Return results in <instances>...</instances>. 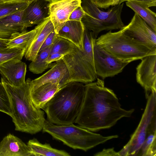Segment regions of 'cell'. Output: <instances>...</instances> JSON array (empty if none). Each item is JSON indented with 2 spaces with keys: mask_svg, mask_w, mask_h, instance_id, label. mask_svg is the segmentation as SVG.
I'll use <instances>...</instances> for the list:
<instances>
[{
  "mask_svg": "<svg viewBox=\"0 0 156 156\" xmlns=\"http://www.w3.org/2000/svg\"><path fill=\"white\" fill-rule=\"evenodd\" d=\"M85 85V94L80 112L75 122L92 132L109 128L123 117H130L134 109L122 108L113 91L98 79Z\"/></svg>",
  "mask_w": 156,
  "mask_h": 156,
  "instance_id": "obj_1",
  "label": "cell"
},
{
  "mask_svg": "<svg viewBox=\"0 0 156 156\" xmlns=\"http://www.w3.org/2000/svg\"><path fill=\"white\" fill-rule=\"evenodd\" d=\"M1 82L9 98L12 112L11 117L15 130L32 134L42 130L46 120L44 113L31 100L32 80L28 78L19 87L12 86L2 79Z\"/></svg>",
  "mask_w": 156,
  "mask_h": 156,
  "instance_id": "obj_2",
  "label": "cell"
},
{
  "mask_svg": "<svg viewBox=\"0 0 156 156\" xmlns=\"http://www.w3.org/2000/svg\"><path fill=\"white\" fill-rule=\"evenodd\" d=\"M85 91V85L78 82L69 83L61 87L43 109L47 120L58 125L74 122L80 112Z\"/></svg>",
  "mask_w": 156,
  "mask_h": 156,
  "instance_id": "obj_3",
  "label": "cell"
},
{
  "mask_svg": "<svg viewBox=\"0 0 156 156\" xmlns=\"http://www.w3.org/2000/svg\"><path fill=\"white\" fill-rule=\"evenodd\" d=\"M53 138L74 149L85 151L107 141L118 137L117 135L104 136L73 123L58 125L45 120L42 129Z\"/></svg>",
  "mask_w": 156,
  "mask_h": 156,
  "instance_id": "obj_4",
  "label": "cell"
},
{
  "mask_svg": "<svg viewBox=\"0 0 156 156\" xmlns=\"http://www.w3.org/2000/svg\"><path fill=\"white\" fill-rule=\"evenodd\" d=\"M96 43L119 60L129 63L156 54L152 50L136 41L124 32L123 28L116 32L110 30L96 39Z\"/></svg>",
  "mask_w": 156,
  "mask_h": 156,
  "instance_id": "obj_5",
  "label": "cell"
},
{
  "mask_svg": "<svg viewBox=\"0 0 156 156\" xmlns=\"http://www.w3.org/2000/svg\"><path fill=\"white\" fill-rule=\"evenodd\" d=\"M123 2L107 11L101 10L92 0H82L81 5L85 12L81 20L85 27L92 32L96 38L104 30L121 29L125 26L121 18Z\"/></svg>",
  "mask_w": 156,
  "mask_h": 156,
  "instance_id": "obj_6",
  "label": "cell"
},
{
  "mask_svg": "<svg viewBox=\"0 0 156 156\" xmlns=\"http://www.w3.org/2000/svg\"><path fill=\"white\" fill-rule=\"evenodd\" d=\"M146 106L140 122L127 143L118 152L119 156H137L146 137L149 127L156 118V91L147 98Z\"/></svg>",
  "mask_w": 156,
  "mask_h": 156,
  "instance_id": "obj_7",
  "label": "cell"
},
{
  "mask_svg": "<svg viewBox=\"0 0 156 156\" xmlns=\"http://www.w3.org/2000/svg\"><path fill=\"white\" fill-rule=\"evenodd\" d=\"M62 59L69 74L68 83H88L94 81L97 78L94 67L83 51L75 45L72 50L65 55Z\"/></svg>",
  "mask_w": 156,
  "mask_h": 156,
  "instance_id": "obj_8",
  "label": "cell"
},
{
  "mask_svg": "<svg viewBox=\"0 0 156 156\" xmlns=\"http://www.w3.org/2000/svg\"><path fill=\"white\" fill-rule=\"evenodd\" d=\"M94 60L96 73L103 79L121 72L129 63L114 56L96 42L94 48Z\"/></svg>",
  "mask_w": 156,
  "mask_h": 156,
  "instance_id": "obj_9",
  "label": "cell"
},
{
  "mask_svg": "<svg viewBox=\"0 0 156 156\" xmlns=\"http://www.w3.org/2000/svg\"><path fill=\"white\" fill-rule=\"evenodd\" d=\"M125 34L137 42L156 51V32L136 13L123 27Z\"/></svg>",
  "mask_w": 156,
  "mask_h": 156,
  "instance_id": "obj_10",
  "label": "cell"
},
{
  "mask_svg": "<svg viewBox=\"0 0 156 156\" xmlns=\"http://www.w3.org/2000/svg\"><path fill=\"white\" fill-rule=\"evenodd\" d=\"M136 68V80L144 89L147 98L152 91H156V54L141 59Z\"/></svg>",
  "mask_w": 156,
  "mask_h": 156,
  "instance_id": "obj_11",
  "label": "cell"
},
{
  "mask_svg": "<svg viewBox=\"0 0 156 156\" xmlns=\"http://www.w3.org/2000/svg\"><path fill=\"white\" fill-rule=\"evenodd\" d=\"M81 0H61L49 3L48 15L57 34L73 11L81 5Z\"/></svg>",
  "mask_w": 156,
  "mask_h": 156,
  "instance_id": "obj_12",
  "label": "cell"
},
{
  "mask_svg": "<svg viewBox=\"0 0 156 156\" xmlns=\"http://www.w3.org/2000/svg\"><path fill=\"white\" fill-rule=\"evenodd\" d=\"M26 71V64L20 60H11L0 65L1 79L15 87H20L25 83Z\"/></svg>",
  "mask_w": 156,
  "mask_h": 156,
  "instance_id": "obj_13",
  "label": "cell"
},
{
  "mask_svg": "<svg viewBox=\"0 0 156 156\" xmlns=\"http://www.w3.org/2000/svg\"><path fill=\"white\" fill-rule=\"evenodd\" d=\"M36 32L26 48L24 55L27 60L34 61L41 47L49 34L54 30V26L49 17L37 25Z\"/></svg>",
  "mask_w": 156,
  "mask_h": 156,
  "instance_id": "obj_14",
  "label": "cell"
},
{
  "mask_svg": "<svg viewBox=\"0 0 156 156\" xmlns=\"http://www.w3.org/2000/svg\"><path fill=\"white\" fill-rule=\"evenodd\" d=\"M51 68L39 77L32 80V88H36L47 83H58L62 87L68 83L69 74L62 59L56 61Z\"/></svg>",
  "mask_w": 156,
  "mask_h": 156,
  "instance_id": "obj_15",
  "label": "cell"
},
{
  "mask_svg": "<svg viewBox=\"0 0 156 156\" xmlns=\"http://www.w3.org/2000/svg\"><path fill=\"white\" fill-rule=\"evenodd\" d=\"M49 3L45 0H34L24 9L22 21L26 29L39 24L49 17Z\"/></svg>",
  "mask_w": 156,
  "mask_h": 156,
  "instance_id": "obj_16",
  "label": "cell"
},
{
  "mask_svg": "<svg viewBox=\"0 0 156 156\" xmlns=\"http://www.w3.org/2000/svg\"><path fill=\"white\" fill-rule=\"evenodd\" d=\"M27 145L20 139L9 133L0 143V156H33Z\"/></svg>",
  "mask_w": 156,
  "mask_h": 156,
  "instance_id": "obj_17",
  "label": "cell"
},
{
  "mask_svg": "<svg viewBox=\"0 0 156 156\" xmlns=\"http://www.w3.org/2000/svg\"><path fill=\"white\" fill-rule=\"evenodd\" d=\"M24 9L0 18V38L9 39L12 35L26 30L22 21Z\"/></svg>",
  "mask_w": 156,
  "mask_h": 156,
  "instance_id": "obj_18",
  "label": "cell"
},
{
  "mask_svg": "<svg viewBox=\"0 0 156 156\" xmlns=\"http://www.w3.org/2000/svg\"><path fill=\"white\" fill-rule=\"evenodd\" d=\"M85 27L81 21L68 20L58 31V36L74 44L83 51Z\"/></svg>",
  "mask_w": 156,
  "mask_h": 156,
  "instance_id": "obj_19",
  "label": "cell"
},
{
  "mask_svg": "<svg viewBox=\"0 0 156 156\" xmlns=\"http://www.w3.org/2000/svg\"><path fill=\"white\" fill-rule=\"evenodd\" d=\"M61 87L58 83L52 82L44 83L34 89L31 87V100L37 107L43 109L47 102Z\"/></svg>",
  "mask_w": 156,
  "mask_h": 156,
  "instance_id": "obj_20",
  "label": "cell"
},
{
  "mask_svg": "<svg viewBox=\"0 0 156 156\" xmlns=\"http://www.w3.org/2000/svg\"><path fill=\"white\" fill-rule=\"evenodd\" d=\"M27 145L33 156H70L69 153L64 150L52 147L48 144H42L34 138L28 141Z\"/></svg>",
  "mask_w": 156,
  "mask_h": 156,
  "instance_id": "obj_21",
  "label": "cell"
},
{
  "mask_svg": "<svg viewBox=\"0 0 156 156\" xmlns=\"http://www.w3.org/2000/svg\"><path fill=\"white\" fill-rule=\"evenodd\" d=\"M126 4L156 32V14L148 5L142 3L132 1H127Z\"/></svg>",
  "mask_w": 156,
  "mask_h": 156,
  "instance_id": "obj_22",
  "label": "cell"
},
{
  "mask_svg": "<svg viewBox=\"0 0 156 156\" xmlns=\"http://www.w3.org/2000/svg\"><path fill=\"white\" fill-rule=\"evenodd\" d=\"M156 119L153 120L147 130L145 140L137 156H155Z\"/></svg>",
  "mask_w": 156,
  "mask_h": 156,
  "instance_id": "obj_23",
  "label": "cell"
},
{
  "mask_svg": "<svg viewBox=\"0 0 156 156\" xmlns=\"http://www.w3.org/2000/svg\"><path fill=\"white\" fill-rule=\"evenodd\" d=\"M53 45H52L38 52L36 59L32 61L29 66V70L35 74L42 73L51 65L46 60L50 54Z\"/></svg>",
  "mask_w": 156,
  "mask_h": 156,
  "instance_id": "obj_24",
  "label": "cell"
},
{
  "mask_svg": "<svg viewBox=\"0 0 156 156\" xmlns=\"http://www.w3.org/2000/svg\"><path fill=\"white\" fill-rule=\"evenodd\" d=\"M36 32L35 28L29 31L26 30L14 34L8 40L7 47L18 48L26 49L29 43L34 37Z\"/></svg>",
  "mask_w": 156,
  "mask_h": 156,
  "instance_id": "obj_25",
  "label": "cell"
},
{
  "mask_svg": "<svg viewBox=\"0 0 156 156\" xmlns=\"http://www.w3.org/2000/svg\"><path fill=\"white\" fill-rule=\"evenodd\" d=\"M96 39L92 32L85 27L83 51L90 63L94 67V48Z\"/></svg>",
  "mask_w": 156,
  "mask_h": 156,
  "instance_id": "obj_26",
  "label": "cell"
},
{
  "mask_svg": "<svg viewBox=\"0 0 156 156\" xmlns=\"http://www.w3.org/2000/svg\"><path fill=\"white\" fill-rule=\"evenodd\" d=\"M25 49L18 48H6L0 49V65L13 59L21 60Z\"/></svg>",
  "mask_w": 156,
  "mask_h": 156,
  "instance_id": "obj_27",
  "label": "cell"
},
{
  "mask_svg": "<svg viewBox=\"0 0 156 156\" xmlns=\"http://www.w3.org/2000/svg\"><path fill=\"white\" fill-rule=\"evenodd\" d=\"M31 2L21 1L2 3L0 5V18L24 9Z\"/></svg>",
  "mask_w": 156,
  "mask_h": 156,
  "instance_id": "obj_28",
  "label": "cell"
},
{
  "mask_svg": "<svg viewBox=\"0 0 156 156\" xmlns=\"http://www.w3.org/2000/svg\"><path fill=\"white\" fill-rule=\"evenodd\" d=\"M74 45L69 40L57 36L52 45L50 54L59 53L65 55L72 50Z\"/></svg>",
  "mask_w": 156,
  "mask_h": 156,
  "instance_id": "obj_29",
  "label": "cell"
},
{
  "mask_svg": "<svg viewBox=\"0 0 156 156\" xmlns=\"http://www.w3.org/2000/svg\"><path fill=\"white\" fill-rule=\"evenodd\" d=\"M0 111L11 117L12 116V110L9 98L1 82H0Z\"/></svg>",
  "mask_w": 156,
  "mask_h": 156,
  "instance_id": "obj_30",
  "label": "cell"
},
{
  "mask_svg": "<svg viewBox=\"0 0 156 156\" xmlns=\"http://www.w3.org/2000/svg\"><path fill=\"white\" fill-rule=\"evenodd\" d=\"M99 8L107 9L119 4L120 0H92Z\"/></svg>",
  "mask_w": 156,
  "mask_h": 156,
  "instance_id": "obj_31",
  "label": "cell"
},
{
  "mask_svg": "<svg viewBox=\"0 0 156 156\" xmlns=\"http://www.w3.org/2000/svg\"><path fill=\"white\" fill-rule=\"evenodd\" d=\"M85 14V12L80 5L75 9L72 12L69 16V20L80 21Z\"/></svg>",
  "mask_w": 156,
  "mask_h": 156,
  "instance_id": "obj_32",
  "label": "cell"
},
{
  "mask_svg": "<svg viewBox=\"0 0 156 156\" xmlns=\"http://www.w3.org/2000/svg\"><path fill=\"white\" fill-rule=\"evenodd\" d=\"M57 36V34L54 30L46 38L39 51L53 45Z\"/></svg>",
  "mask_w": 156,
  "mask_h": 156,
  "instance_id": "obj_33",
  "label": "cell"
},
{
  "mask_svg": "<svg viewBox=\"0 0 156 156\" xmlns=\"http://www.w3.org/2000/svg\"><path fill=\"white\" fill-rule=\"evenodd\" d=\"M64 55V54L59 53L50 54L46 60V62L50 64L52 62L62 59Z\"/></svg>",
  "mask_w": 156,
  "mask_h": 156,
  "instance_id": "obj_34",
  "label": "cell"
},
{
  "mask_svg": "<svg viewBox=\"0 0 156 156\" xmlns=\"http://www.w3.org/2000/svg\"><path fill=\"white\" fill-rule=\"evenodd\" d=\"M94 156H118V153L116 152L113 148L104 149L102 151L98 152L94 155Z\"/></svg>",
  "mask_w": 156,
  "mask_h": 156,
  "instance_id": "obj_35",
  "label": "cell"
},
{
  "mask_svg": "<svg viewBox=\"0 0 156 156\" xmlns=\"http://www.w3.org/2000/svg\"><path fill=\"white\" fill-rule=\"evenodd\" d=\"M132 1L142 3L147 5L149 7L156 6V0H120L119 4H121L125 1Z\"/></svg>",
  "mask_w": 156,
  "mask_h": 156,
  "instance_id": "obj_36",
  "label": "cell"
},
{
  "mask_svg": "<svg viewBox=\"0 0 156 156\" xmlns=\"http://www.w3.org/2000/svg\"><path fill=\"white\" fill-rule=\"evenodd\" d=\"M8 40L0 38V49L7 47V44Z\"/></svg>",
  "mask_w": 156,
  "mask_h": 156,
  "instance_id": "obj_37",
  "label": "cell"
},
{
  "mask_svg": "<svg viewBox=\"0 0 156 156\" xmlns=\"http://www.w3.org/2000/svg\"><path fill=\"white\" fill-rule=\"evenodd\" d=\"M3 2H14L21 1L31 2L28 0H2Z\"/></svg>",
  "mask_w": 156,
  "mask_h": 156,
  "instance_id": "obj_38",
  "label": "cell"
},
{
  "mask_svg": "<svg viewBox=\"0 0 156 156\" xmlns=\"http://www.w3.org/2000/svg\"><path fill=\"white\" fill-rule=\"evenodd\" d=\"M48 2H49L50 3H53L54 2H55L58 1H59L61 0H45Z\"/></svg>",
  "mask_w": 156,
  "mask_h": 156,
  "instance_id": "obj_39",
  "label": "cell"
},
{
  "mask_svg": "<svg viewBox=\"0 0 156 156\" xmlns=\"http://www.w3.org/2000/svg\"><path fill=\"white\" fill-rule=\"evenodd\" d=\"M3 3V2L2 0H0V5L2 3Z\"/></svg>",
  "mask_w": 156,
  "mask_h": 156,
  "instance_id": "obj_40",
  "label": "cell"
},
{
  "mask_svg": "<svg viewBox=\"0 0 156 156\" xmlns=\"http://www.w3.org/2000/svg\"><path fill=\"white\" fill-rule=\"evenodd\" d=\"M30 1H33L34 0H28Z\"/></svg>",
  "mask_w": 156,
  "mask_h": 156,
  "instance_id": "obj_41",
  "label": "cell"
}]
</instances>
